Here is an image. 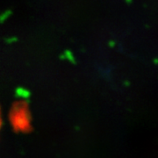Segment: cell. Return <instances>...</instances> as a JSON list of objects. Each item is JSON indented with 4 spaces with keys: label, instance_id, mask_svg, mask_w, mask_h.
Segmentation results:
<instances>
[{
    "label": "cell",
    "instance_id": "6da1fadb",
    "mask_svg": "<svg viewBox=\"0 0 158 158\" xmlns=\"http://www.w3.org/2000/svg\"><path fill=\"white\" fill-rule=\"evenodd\" d=\"M11 122L15 130L26 131L30 126V115L27 105L19 102L14 105L11 112Z\"/></svg>",
    "mask_w": 158,
    "mask_h": 158
},
{
    "label": "cell",
    "instance_id": "7a4b0ae2",
    "mask_svg": "<svg viewBox=\"0 0 158 158\" xmlns=\"http://www.w3.org/2000/svg\"><path fill=\"white\" fill-rule=\"evenodd\" d=\"M0 125H1V121H0Z\"/></svg>",
    "mask_w": 158,
    "mask_h": 158
}]
</instances>
